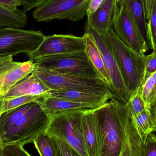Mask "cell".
Masks as SVG:
<instances>
[{
  "instance_id": "6da1fadb",
  "label": "cell",
  "mask_w": 156,
  "mask_h": 156,
  "mask_svg": "<svg viewBox=\"0 0 156 156\" xmlns=\"http://www.w3.org/2000/svg\"><path fill=\"white\" fill-rule=\"evenodd\" d=\"M50 116L38 102L29 103L0 115V144L24 146L45 132Z\"/></svg>"
},
{
  "instance_id": "7a4b0ae2",
  "label": "cell",
  "mask_w": 156,
  "mask_h": 156,
  "mask_svg": "<svg viewBox=\"0 0 156 156\" xmlns=\"http://www.w3.org/2000/svg\"><path fill=\"white\" fill-rule=\"evenodd\" d=\"M94 111L100 133L98 156H121L131 121L128 106L113 97Z\"/></svg>"
},
{
  "instance_id": "3957f363",
  "label": "cell",
  "mask_w": 156,
  "mask_h": 156,
  "mask_svg": "<svg viewBox=\"0 0 156 156\" xmlns=\"http://www.w3.org/2000/svg\"><path fill=\"white\" fill-rule=\"evenodd\" d=\"M102 36L112 51L125 83L133 94L142 84L146 55H139L123 43L115 33L113 26Z\"/></svg>"
},
{
  "instance_id": "277c9868",
  "label": "cell",
  "mask_w": 156,
  "mask_h": 156,
  "mask_svg": "<svg viewBox=\"0 0 156 156\" xmlns=\"http://www.w3.org/2000/svg\"><path fill=\"white\" fill-rule=\"evenodd\" d=\"M83 111L70 110L51 115L45 132L68 144L82 156H89L84 144L82 127Z\"/></svg>"
},
{
  "instance_id": "5b68a950",
  "label": "cell",
  "mask_w": 156,
  "mask_h": 156,
  "mask_svg": "<svg viewBox=\"0 0 156 156\" xmlns=\"http://www.w3.org/2000/svg\"><path fill=\"white\" fill-rule=\"evenodd\" d=\"M33 62L37 67L55 74L101 78L85 51L47 56Z\"/></svg>"
},
{
  "instance_id": "8992f818",
  "label": "cell",
  "mask_w": 156,
  "mask_h": 156,
  "mask_svg": "<svg viewBox=\"0 0 156 156\" xmlns=\"http://www.w3.org/2000/svg\"><path fill=\"white\" fill-rule=\"evenodd\" d=\"M90 0H47L33 11V18L38 22L68 19L80 21L86 16Z\"/></svg>"
},
{
  "instance_id": "52a82bcc",
  "label": "cell",
  "mask_w": 156,
  "mask_h": 156,
  "mask_svg": "<svg viewBox=\"0 0 156 156\" xmlns=\"http://www.w3.org/2000/svg\"><path fill=\"white\" fill-rule=\"evenodd\" d=\"M44 37L41 31L0 27V56L33 53L41 44Z\"/></svg>"
},
{
  "instance_id": "ba28073f",
  "label": "cell",
  "mask_w": 156,
  "mask_h": 156,
  "mask_svg": "<svg viewBox=\"0 0 156 156\" xmlns=\"http://www.w3.org/2000/svg\"><path fill=\"white\" fill-rule=\"evenodd\" d=\"M32 73L39 78L50 90L110 91L107 83L101 78L55 74L36 66Z\"/></svg>"
},
{
  "instance_id": "9c48e42d",
  "label": "cell",
  "mask_w": 156,
  "mask_h": 156,
  "mask_svg": "<svg viewBox=\"0 0 156 156\" xmlns=\"http://www.w3.org/2000/svg\"><path fill=\"white\" fill-rule=\"evenodd\" d=\"M85 33L90 34L99 48L105 69L111 80L109 89L113 97L123 103L129 101L132 94L127 88L112 51L102 36L91 27L85 26Z\"/></svg>"
},
{
  "instance_id": "30bf717a",
  "label": "cell",
  "mask_w": 156,
  "mask_h": 156,
  "mask_svg": "<svg viewBox=\"0 0 156 156\" xmlns=\"http://www.w3.org/2000/svg\"><path fill=\"white\" fill-rule=\"evenodd\" d=\"M112 26L115 33L123 43L139 55H145L148 46L138 24L127 6L119 0Z\"/></svg>"
},
{
  "instance_id": "8fae6325",
  "label": "cell",
  "mask_w": 156,
  "mask_h": 156,
  "mask_svg": "<svg viewBox=\"0 0 156 156\" xmlns=\"http://www.w3.org/2000/svg\"><path fill=\"white\" fill-rule=\"evenodd\" d=\"M85 51L83 36L77 37L71 34H54L45 36L38 48L30 54H26L33 61L36 58L47 56L69 54Z\"/></svg>"
},
{
  "instance_id": "7c38bea8",
  "label": "cell",
  "mask_w": 156,
  "mask_h": 156,
  "mask_svg": "<svg viewBox=\"0 0 156 156\" xmlns=\"http://www.w3.org/2000/svg\"><path fill=\"white\" fill-rule=\"evenodd\" d=\"M35 68L33 61L16 62L12 56H0V95L3 96L9 90Z\"/></svg>"
},
{
  "instance_id": "4fadbf2b",
  "label": "cell",
  "mask_w": 156,
  "mask_h": 156,
  "mask_svg": "<svg viewBox=\"0 0 156 156\" xmlns=\"http://www.w3.org/2000/svg\"><path fill=\"white\" fill-rule=\"evenodd\" d=\"M47 96L66 99L75 102L84 104L99 108L113 98L110 91L56 90H50Z\"/></svg>"
},
{
  "instance_id": "5bb4252c",
  "label": "cell",
  "mask_w": 156,
  "mask_h": 156,
  "mask_svg": "<svg viewBox=\"0 0 156 156\" xmlns=\"http://www.w3.org/2000/svg\"><path fill=\"white\" fill-rule=\"evenodd\" d=\"M95 109L83 111L82 127L83 140L89 156H98L100 148V133Z\"/></svg>"
},
{
  "instance_id": "9a60e30c",
  "label": "cell",
  "mask_w": 156,
  "mask_h": 156,
  "mask_svg": "<svg viewBox=\"0 0 156 156\" xmlns=\"http://www.w3.org/2000/svg\"><path fill=\"white\" fill-rule=\"evenodd\" d=\"M117 7L118 0H105L94 13L87 17L85 26L91 27L101 35H105L112 26Z\"/></svg>"
},
{
  "instance_id": "2e32d148",
  "label": "cell",
  "mask_w": 156,
  "mask_h": 156,
  "mask_svg": "<svg viewBox=\"0 0 156 156\" xmlns=\"http://www.w3.org/2000/svg\"><path fill=\"white\" fill-rule=\"evenodd\" d=\"M50 90L35 74L32 73L14 85L2 100L12 99L26 95H39L46 97Z\"/></svg>"
},
{
  "instance_id": "e0dca14e",
  "label": "cell",
  "mask_w": 156,
  "mask_h": 156,
  "mask_svg": "<svg viewBox=\"0 0 156 156\" xmlns=\"http://www.w3.org/2000/svg\"><path fill=\"white\" fill-rule=\"evenodd\" d=\"M37 102L50 116L65 111L97 109L94 106L89 105L75 102L66 99L52 96H46Z\"/></svg>"
},
{
  "instance_id": "ac0fdd59",
  "label": "cell",
  "mask_w": 156,
  "mask_h": 156,
  "mask_svg": "<svg viewBox=\"0 0 156 156\" xmlns=\"http://www.w3.org/2000/svg\"><path fill=\"white\" fill-rule=\"evenodd\" d=\"M83 36L85 42V53L98 72L100 77L107 83L108 88H109L111 84V80L105 69L99 48L90 34L85 32Z\"/></svg>"
},
{
  "instance_id": "d6986e66",
  "label": "cell",
  "mask_w": 156,
  "mask_h": 156,
  "mask_svg": "<svg viewBox=\"0 0 156 156\" xmlns=\"http://www.w3.org/2000/svg\"><path fill=\"white\" fill-rule=\"evenodd\" d=\"M27 22L26 12L23 9H12L0 4V27L21 28L26 26Z\"/></svg>"
},
{
  "instance_id": "ffe728a7",
  "label": "cell",
  "mask_w": 156,
  "mask_h": 156,
  "mask_svg": "<svg viewBox=\"0 0 156 156\" xmlns=\"http://www.w3.org/2000/svg\"><path fill=\"white\" fill-rule=\"evenodd\" d=\"M144 144L131 120L127 130V138L121 156H144Z\"/></svg>"
},
{
  "instance_id": "44dd1931",
  "label": "cell",
  "mask_w": 156,
  "mask_h": 156,
  "mask_svg": "<svg viewBox=\"0 0 156 156\" xmlns=\"http://www.w3.org/2000/svg\"><path fill=\"white\" fill-rule=\"evenodd\" d=\"M123 2L136 20L143 37L147 43V21L146 0H119Z\"/></svg>"
},
{
  "instance_id": "7402d4cb",
  "label": "cell",
  "mask_w": 156,
  "mask_h": 156,
  "mask_svg": "<svg viewBox=\"0 0 156 156\" xmlns=\"http://www.w3.org/2000/svg\"><path fill=\"white\" fill-rule=\"evenodd\" d=\"M131 116V120L144 144L147 136L154 132V124L150 110L146 109L140 113Z\"/></svg>"
},
{
  "instance_id": "603a6c76",
  "label": "cell",
  "mask_w": 156,
  "mask_h": 156,
  "mask_svg": "<svg viewBox=\"0 0 156 156\" xmlns=\"http://www.w3.org/2000/svg\"><path fill=\"white\" fill-rule=\"evenodd\" d=\"M33 143L40 156H57L56 139L46 132L38 135Z\"/></svg>"
},
{
  "instance_id": "cb8c5ba5",
  "label": "cell",
  "mask_w": 156,
  "mask_h": 156,
  "mask_svg": "<svg viewBox=\"0 0 156 156\" xmlns=\"http://www.w3.org/2000/svg\"><path fill=\"white\" fill-rule=\"evenodd\" d=\"M139 88L147 108L150 110L156 101V72L147 79L143 86Z\"/></svg>"
},
{
  "instance_id": "d4e9b609",
  "label": "cell",
  "mask_w": 156,
  "mask_h": 156,
  "mask_svg": "<svg viewBox=\"0 0 156 156\" xmlns=\"http://www.w3.org/2000/svg\"><path fill=\"white\" fill-rule=\"evenodd\" d=\"M44 97L39 95H26L3 100L1 114L26 104L38 101Z\"/></svg>"
},
{
  "instance_id": "484cf974",
  "label": "cell",
  "mask_w": 156,
  "mask_h": 156,
  "mask_svg": "<svg viewBox=\"0 0 156 156\" xmlns=\"http://www.w3.org/2000/svg\"><path fill=\"white\" fill-rule=\"evenodd\" d=\"M147 43L153 51L156 52V0L152 8L150 20L147 23Z\"/></svg>"
},
{
  "instance_id": "4316f807",
  "label": "cell",
  "mask_w": 156,
  "mask_h": 156,
  "mask_svg": "<svg viewBox=\"0 0 156 156\" xmlns=\"http://www.w3.org/2000/svg\"><path fill=\"white\" fill-rule=\"evenodd\" d=\"M126 105L129 108L130 116L136 115L146 109H147L145 103L142 97L140 88L132 94L129 101Z\"/></svg>"
},
{
  "instance_id": "83f0119b",
  "label": "cell",
  "mask_w": 156,
  "mask_h": 156,
  "mask_svg": "<svg viewBox=\"0 0 156 156\" xmlns=\"http://www.w3.org/2000/svg\"><path fill=\"white\" fill-rule=\"evenodd\" d=\"M156 72V52L148 55H146L145 64L144 75L141 86H143L146 81L153 74ZM140 86V87H141Z\"/></svg>"
},
{
  "instance_id": "f1b7e54d",
  "label": "cell",
  "mask_w": 156,
  "mask_h": 156,
  "mask_svg": "<svg viewBox=\"0 0 156 156\" xmlns=\"http://www.w3.org/2000/svg\"><path fill=\"white\" fill-rule=\"evenodd\" d=\"M2 156H32L20 145H9L2 147Z\"/></svg>"
},
{
  "instance_id": "f546056e",
  "label": "cell",
  "mask_w": 156,
  "mask_h": 156,
  "mask_svg": "<svg viewBox=\"0 0 156 156\" xmlns=\"http://www.w3.org/2000/svg\"><path fill=\"white\" fill-rule=\"evenodd\" d=\"M56 139L58 145L57 156H82L68 144L60 139Z\"/></svg>"
},
{
  "instance_id": "4dcf8cb0",
  "label": "cell",
  "mask_w": 156,
  "mask_h": 156,
  "mask_svg": "<svg viewBox=\"0 0 156 156\" xmlns=\"http://www.w3.org/2000/svg\"><path fill=\"white\" fill-rule=\"evenodd\" d=\"M144 156H156V136L154 133L149 135L144 144Z\"/></svg>"
},
{
  "instance_id": "1f68e13d",
  "label": "cell",
  "mask_w": 156,
  "mask_h": 156,
  "mask_svg": "<svg viewBox=\"0 0 156 156\" xmlns=\"http://www.w3.org/2000/svg\"><path fill=\"white\" fill-rule=\"evenodd\" d=\"M47 0H20L21 5L26 12L36 8Z\"/></svg>"
},
{
  "instance_id": "d6a6232c",
  "label": "cell",
  "mask_w": 156,
  "mask_h": 156,
  "mask_svg": "<svg viewBox=\"0 0 156 156\" xmlns=\"http://www.w3.org/2000/svg\"><path fill=\"white\" fill-rule=\"evenodd\" d=\"M105 1V0H90L86 12L87 17H89L94 13L101 7Z\"/></svg>"
},
{
  "instance_id": "836d02e7",
  "label": "cell",
  "mask_w": 156,
  "mask_h": 156,
  "mask_svg": "<svg viewBox=\"0 0 156 156\" xmlns=\"http://www.w3.org/2000/svg\"><path fill=\"white\" fill-rule=\"evenodd\" d=\"M0 4L12 9H16L21 5L20 0H0Z\"/></svg>"
},
{
  "instance_id": "e575fe53",
  "label": "cell",
  "mask_w": 156,
  "mask_h": 156,
  "mask_svg": "<svg viewBox=\"0 0 156 156\" xmlns=\"http://www.w3.org/2000/svg\"><path fill=\"white\" fill-rule=\"evenodd\" d=\"M146 16L147 21L150 20L152 8L154 3L155 0H146Z\"/></svg>"
},
{
  "instance_id": "d590c367",
  "label": "cell",
  "mask_w": 156,
  "mask_h": 156,
  "mask_svg": "<svg viewBox=\"0 0 156 156\" xmlns=\"http://www.w3.org/2000/svg\"><path fill=\"white\" fill-rule=\"evenodd\" d=\"M154 124V132H156V101L150 109Z\"/></svg>"
},
{
  "instance_id": "8d00e7d4",
  "label": "cell",
  "mask_w": 156,
  "mask_h": 156,
  "mask_svg": "<svg viewBox=\"0 0 156 156\" xmlns=\"http://www.w3.org/2000/svg\"><path fill=\"white\" fill-rule=\"evenodd\" d=\"M3 100H0V115H1L2 111V105Z\"/></svg>"
},
{
  "instance_id": "74e56055",
  "label": "cell",
  "mask_w": 156,
  "mask_h": 156,
  "mask_svg": "<svg viewBox=\"0 0 156 156\" xmlns=\"http://www.w3.org/2000/svg\"><path fill=\"white\" fill-rule=\"evenodd\" d=\"M0 156H2V146L0 144Z\"/></svg>"
},
{
  "instance_id": "f35d334b",
  "label": "cell",
  "mask_w": 156,
  "mask_h": 156,
  "mask_svg": "<svg viewBox=\"0 0 156 156\" xmlns=\"http://www.w3.org/2000/svg\"><path fill=\"white\" fill-rule=\"evenodd\" d=\"M0 100H2V96H1V95H0Z\"/></svg>"
}]
</instances>
